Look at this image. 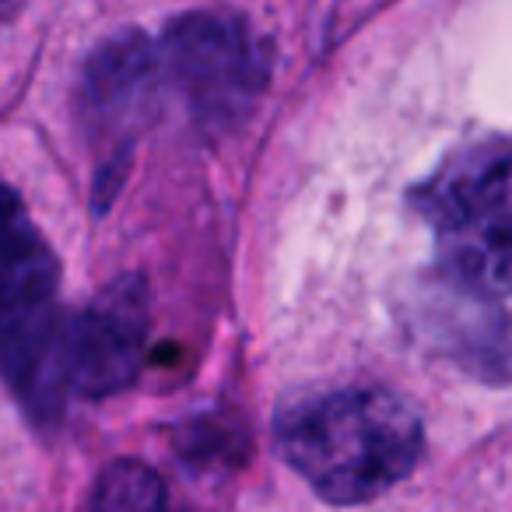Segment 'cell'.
I'll use <instances>...</instances> for the list:
<instances>
[{"mask_svg": "<svg viewBox=\"0 0 512 512\" xmlns=\"http://www.w3.org/2000/svg\"><path fill=\"white\" fill-rule=\"evenodd\" d=\"M278 449L330 505H362L397 488L421 460V421L386 390H337L278 418Z\"/></svg>", "mask_w": 512, "mask_h": 512, "instance_id": "1", "label": "cell"}, {"mask_svg": "<svg viewBox=\"0 0 512 512\" xmlns=\"http://www.w3.org/2000/svg\"><path fill=\"white\" fill-rule=\"evenodd\" d=\"M453 278L477 292H512V148L470 155L421 197Z\"/></svg>", "mask_w": 512, "mask_h": 512, "instance_id": "2", "label": "cell"}, {"mask_svg": "<svg viewBox=\"0 0 512 512\" xmlns=\"http://www.w3.org/2000/svg\"><path fill=\"white\" fill-rule=\"evenodd\" d=\"M158 64L190 116L207 130H228L242 120L267 81V57L253 32L235 18L207 11L183 15L165 29Z\"/></svg>", "mask_w": 512, "mask_h": 512, "instance_id": "3", "label": "cell"}, {"mask_svg": "<svg viewBox=\"0 0 512 512\" xmlns=\"http://www.w3.org/2000/svg\"><path fill=\"white\" fill-rule=\"evenodd\" d=\"M148 292L141 278H120L74 320H64L60 379L74 397L102 400L127 390L144 365Z\"/></svg>", "mask_w": 512, "mask_h": 512, "instance_id": "4", "label": "cell"}, {"mask_svg": "<svg viewBox=\"0 0 512 512\" xmlns=\"http://www.w3.org/2000/svg\"><path fill=\"white\" fill-rule=\"evenodd\" d=\"M158 46L141 32H120L92 53L81 81V106L88 127L99 137L127 144L141 123L155 113L162 95Z\"/></svg>", "mask_w": 512, "mask_h": 512, "instance_id": "5", "label": "cell"}, {"mask_svg": "<svg viewBox=\"0 0 512 512\" xmlns=\"http://www.w3.org/2000/svg\"><path fill=\"white\" fill-rule=\"evenodd\" d=\"M60 267L36 232L22 200L0 186V306L4 302L57 299Z\"/></svg>", "mask_w": 512, "mask_h": 512, "instance_id": "6", "label": "cell"}, {"mask_svg": "<svg viewBox=\"0 0 512 512\" xmlns=\"http://www.w3.org/2000/svg\"><path fill=\"white\" fill-rule=\"evenodd\" d=\"M88 512H172L165 481L141 460H113L92 488Z\"/></svg>", "mask_w": 512, "mask_h": 512, "instance_id": "7", "label": "cell"}]
</instances>
